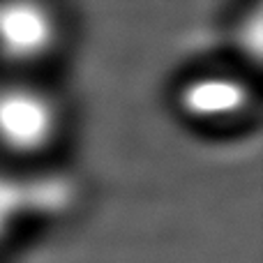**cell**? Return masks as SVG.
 Instances as JSON below:
<instances>
[{
  "label": "cell",
  "mask_w": 263,
  "mask_h": 263,
  "mask_svg": "<svg viewBox=\"0 0 263 263\" xmlns=\"http://www.w3.org/2000/svg\"><path fill=\"white\" fill-rule=\"evenodd\" d=\"M65 132L60 97L35 81L0 83V155L12 162L42 159Z\"/></svg>",
  "instance_id": "6da1fadb"
},
{
  "label": "cell",
  "mask_w": 263,
  "mask_h": 263,
  "mask_svg": "<svg viewBox=\"0 0 263 263\" xmlns=\"http://www.w3.org/2000/svg\"><path fill=\"white\" fill-rule=\"evenodd\" d=\"M176 111L196 127L227 129L254 111L256 92L242 74L227 69L194 72L178 86Z\"/></svg>",
  "instance_id": "7a4b0ae2"
},
{
  "label": "cell",
  "mask_w": 263,
  "mask_h": 263,
  "mask_svg": "<svg viewBox=\"0 0 263 263\" xmlns=\"http://www.w3.org/2000/svg\"><path fill=\"white\" fill-rule=\"evenodd\" d=\"M63 18L49 0H0V60L32 67L58 51Z\"/></svg>",
  "instance_id": "3957f363"
},
{
  "label": "cell",
  "mask_w": 263,
  "mask_h": 263,
  "mask_svg": "<svg viewBox=\"0 0 263 263\" xmlns=\"http://www.w3.org/2000/svg\"><path fill=\"white\" fill-rule=\"evenodd\" d=\"M35 205L32 187H28L23 178L16 176V171L0 162V247L14 238V233H18Z\"/></svg>",
  "instance_id": "277c9868"
}]
</instances>
